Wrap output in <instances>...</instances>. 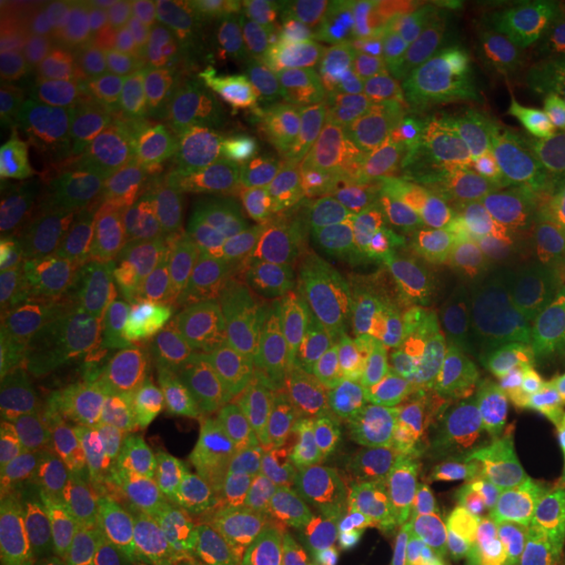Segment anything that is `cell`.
<instances>
[{
	"label": "cell",
	"mask_w": 565,
	"mask_h": 565,
	"mask_svg": "<svg viewBox=\"0 0 565 565\" xmlns=\"http://www.w3.org/2000/svg\"><path fill=\"white\" fill-rule=\"evenodd\" d=\"M40 312L105 385L139 401L181 387L175 270L131 267L76 246L61 254Z\"/></svg>",
	"instance_id": "6da1fadb"
},
{
	"label": "cell",
	"mask_w": 565,
	"mask_h": 565,
	"mask_svg": "<svg viewBox=\"0 0 565 565\" xmlns=\"http://www.w3.org/2000/svg\"><path fill=\"white\" fill-rule=\"evenodd\" d=\"M412 294L445 343L479 317L553 315L563 288L529 225L500 200H469L437 223Z\"/></svg>",
	"instance_id": "7a4b0ae2"
},
{
	"label": "cell",
	"mask_w": 565,
	"mask_h": 565,
	"mask_svg": "<svg viewBox=\"0 0 565 565\" xmlns=\"http://www.w3.org/2000/svg\"><path fill=\"white\" fill-rule=\"evenodd\" d=\"M338 398V349L312 299H286L183 408L267 450Z\"/></svg>",
	"instance_id": "3957f363"
},
{
	"label": "cell",
	"mask_w": 565,
	"mask_h": 565,
	"mask_svg": "<svg viewBox=\"0 0 565 565\" xmlns=\"http://www.w3.org/2000/svg\"><path fill=\"white\" fill-rule=\"evenodd\" d=\"M179 416L126 450L97 515L192 532L249 492L265 450L186 408Z\"/></svg>",
	"instance_id": "277c9868"
},
{
	"label": "cell",
	"mask_w": 565,
	"mask_h": 565,
	"mask_svg": "<svg viewBox=\"0 0 565 565\" xmlns=\"http://www.w3.org/2000/svg\"><path fill=\"white\" fill-rule=\"evenodd\" d=\"M557 345L519 317L490 315L445 341V370L437 391L435 427L475 435L508 424L553 387Z\"/></svg>",
	"instance_id": "5b68a950"
},
{
	"label": "cell",
	"mask_w": 565,
	"mask_h": 565,
	"mask_svg": "<svg viewBox=\"0 0 565 565\" xmlns=\"http://www.w3.org/2000/svg\"><path fill=\"white\" fill-rule=\"evenodd\" d=\"M372 437L370 427L333 398L265 450L244 494L246 508L315 524L370 477Z\"/></svg>",
	"instance_id": "8992f818"
},
{
	"label": "cell",
	"mask_w": 565,
	"mask_h": 565,
	"mask_svg": "<svg viewBox=\"0 0 565 565\" xmlns=\"http://www.w3.org/2000/svg\"><path fill=\"white\" fill-rule=\"evenodd\" d=\"M175 278L181 391H200L212 372L286 301V280L217 238L175 270Z\"/></svg>",
	"instance_id": "52a82bcc"
},
{
	"label": "cell",
	"mask_w": 565,
	"mask_h": 565,
	"mask_svg": "<svg viewBox=\"0 0 565 565\" xmlns=\"http://www.w3.org/2000/svg\"><path fill=\"white\" fill-rule=\"evenodd\" d=\"M338 398L362 419L374 437L398 433L404 408L440 385L445 345L414 315L356 312L335 338Z\"/></svg>",
	"instance_id": "ba28073f"
},
{
	"label": "cell",
	"mask_w": 565,
	"mask_h": 565,
	"mask_svg": "<svg viewBox=\"0 0 565 565\" xmlns=\"http://www.w3.org/2000/svg\"><path fill=\"white\" fill-rule=\"evenodd\" d=\"M391 19L395 53L435 82L458 137L490 124L505 58L479 24L475 6L395 0Z\"/></svg>",
	"instance_id": "9c48e42d"
},
{
	"label": "cell",
	"mask_w": 565,
	"mask_h": 565,
	"mask_svg": "<svg viewBox=\"0 0 565 565\" xmlns=\"http://www.w3.org/2000/svg\"><path fill=\"white\" fill-rule=\"evenodd\" d=\"M103 454L68 450L13 475L0 513V565H61L103 482Z\"/></svg>",
	"instance_id": "30bf717a"
},
{
	"label": "cell",
	"mask_w": 565,
	"mask_h": 565,
	"mask_svg": "<svg viewBox=\"0 0 565 565\" xmlns=\"http://www.w3.org/2000/svg\"><path fill=\"white\" fill-rule=\"evenodd\" d=\"M412 454L456 484H565V398L553 393L519 419L475 435L429 424Z\"/></svg>",
	"instance_id": "8fae6325"
},
{
	"label": "cell",
	"mask_w": 565,
	"mask_h": 565,
	"mask_svg": "<svg viewBox=\"0 0 565 565\" xmlns=\"http://www.w3.org/2000/svg\"><path fill=\"white\" fill-rule=\"evenodd\" d=\"M437 168L362 173V225L372 286L412 294L437 223L448 212V186Z\"/></svg>",
	"instance_id": "7c38bea8"
},
{
	"label": "cell",
	"mask_w": 565,
	"mask_h": 565,
	"mask_svg": "<svg viewBox=\"0 0 565 565\" xmlns=\"http://www.w3.org/2000/svg\"><path fill=\"white\" fill-rule=\"evenodd\" d=\"M212 204L89 196L79 223L82 249L147 270H181L215 242Z\"/></svg>",
	"instance_id": "4fadbf2b"
},
{
	"label": "cell",
	"mask_w": 565,
	"mask_h": 565,
	"mask_svg": "<svg viewBox=\"0 0 565 565\" xmlns=\"http://www.w3.org/2000/svg\"><path fill=\"white\" fill-rule=\"evenodd\" d=\"M458 137L456 121L435 82L414 63L395 55L377 71L362 150L374 171H419L437 160Z\"/></svg>",
	"instance_id": "5bb4252c"
},
{
	"label": "cell",
	"mask_w": 565,
	"mask_h": 565,
	"mask_svg": "<svg viewBox=\"0 0 565 565\" xmlns=\"http://www.w3.org/2000/svg\"><path fill=\"white\" fill-rule=\"evenodd\" d=\"M87 435L71 401V366L34 330L0 370V443L11 448H71Z\"/></svg>",
	"instance_id": "9a60e30c"
},
{
	"label": "cell",
	"mask_w": 565,
	"mask_h": 565,
	"mask_svg": "<svg viewBox=\"0 0 565 565\" xmlns=\"http://www.w3.org/2000/svg\"><path fill=\"white\" fill-rule=\"evenodd\" d=\"M370 475L383 490L387 524L404 565H456L458 490L408 450L387 454Z\"/></svg>",
	"instance_id": "2e32d148"
},
{
	"label": "cell",
	"mask_w": 565,
	"mask_h": 565,
	"mask_svg": "<svg viewBox=\"0 0 565 565\" xmlns=\"http://www.w3.org/2000/svg\"><path fill=\"white\" fill-rule=\"evenodd\" d=\"M92 194L110 200L215 204L189 152L186 134L147 113L137 116L92 168Z\"/></svg>",
	"instance_id": "e0dca14e"
},
{
	"label": "cell",
	"mask_w": 565,
	"mask_h": 565,
	"mask_svg": "<svg viewBox=\"0 0 565 565\" xmlns=\"http://www.w3.org/2000/svg\"><path fill=\"white\" fill-rule=\"evenodd\" d=\"M228 100L223 3H181L173 53L141 113L186 129L225 108Z\"/></svg>",
	"instance_id": "ac0fdd59"
},
{
	"label": "cell",
	"mask_w": 565,
	"mask_h": 565,
	"mask_svg": "<svg viewBox=\"0 0 565 565\" xmlns=\"http://www.w3.org/2000/svg\"><path fill=\"white\" fill-rule=\"evenodd\" d=\"M362 173L317 192L303 228L299 273L322 299H359L372 286L362 225Z\"/></svg>",
	"instance_id": "d6986e66"
},
{
	"label": "cell",
	"mask_w": 565,
	"mask_h": 565,
	"mask_svg": "<svg viewBox=\"0 0 565 565\" xmlns=\"http://www.w3.org/2000/svg\"><path fill=\"white\" fill-rule=\"evenodd\" d=\"M312 202L315 194L267 181L252 192L212 204V221L231 246L286 280L288 270L299 267Z\"/></svg>",
	"instance_id": "ffe728a7"
},
{
	"label": "cell",
	"mask_w": 565,
	"mask_h": 565,
	"mask_svg": "<svg viewBox=\"0 0 565 565\" xmlns=\"http://www.w3.org/2000/svg\"><path fill=\"white\" fill-rule=\"evenodd\" d=\"M189 152L212 200L223 202L270 181L265 131L231 105L183 129Z\"/></svg>",
	"instance_id": "44dd1931"
},
{
	"label": "cell",
	"mask_w": 565,
	"mask_h": 565,
	"mask_svg": "<svg viewBox=\"0 0 565 565\" xmlns=\"http://www.w3.org/2000/svg\"><path fill=\"white\" fill-rule=\"evenodd\" d=\"M307 553L312 565H404L377 479L366 477L333 511L307 526Z\"/></svg>",
	"instance_id": "7402d4cb"
},
{
	"label": "cell",
	"mask_w": 565,
	"mask_h": 565,
	"mask_svg": "<svg viewBox=\"0 0 565 565\" xmlns=\"http://www.w3.org/2000/svg\"><path fill=\"white\" fill-rule=\"evenodd\" d=\"M58 228L32 212L6 210L0 223V291L6 315L40 312L42 296L58 267Z\"/></svg>",
	"instance_id": "603a6c76"
},
{
	"label": "cell",
	"mask_w": 565,
	"mask_h": 565,
	"mask_svg": "<svg viewBox=\"0 0 565 565\" xmlns=\"http://www.w3.org/2000/svg\"><path fill=\"white\" fill-rule=\"evenodd\" d=\"M479 536L526 565H565V492L503 494L487 508Z\"/></svg>",
	"instance_id": "cb8c5ba5"
},
{
	"label": "cell",
	"mask_w": 565,
	"mask_h": 565,
	"mask_svg": "<svg viewBox=\"0 0 565 565\" xmlns=\"http://www.w3.org/2000/svg\"><path fill=\"white\" fill-rule=\"evenodd\" d=\"M270 179L299 192L317 194L333 183L366 171V158L359 147L317 137L291 124L265 131Z\"/></svg>",
	"instance_id": "d4e9b609"
},
{
	"label": "cell",
	"mask_w": 565,
	"mask_h": 565,
	"mask_svg": "<svg viewBox=\"0 0 565 565\" xmlns=\"http://www.w3.org/2000/svg\"><path fill=\"white\" fill-rule=\"evenodd\" d=\"M139 105L129 92L74 89L58 121L63 150L68 152L76 171L95 168L105 152L124 137L137 121Z\"/></svg>",
	"instance_id": "484cf974"
},
{
	"label": "cell",
	"mask_w": 565,
	"mask_h": 565,
	"mask_svg": "<svg viewBox=\"0 0 565 565\" xmlns=\"http://www.w3.org/2000/svg\"><path fill=\"white\" fill-rule=\"evenodd\" d=\"M76 173L55 131H3L0 137V186L6 202L47 200Z\"/></svg>",
	"instance_id": "4316f807"
},
{
	"label": "cell",
	"mask_w": 565,
	"mask_h": 565,
	"mask_svg": "<svg viewBox=\"0 0 565 565\" xmlns=\"http://www.w3.org/2000/svg\"><path fill=\"white\" fill-rule=\"evenodd\" d=\"M189 534L186 529L97 515L95 532L82 536L61 565H175Z\"/></svg>",
	"instance_id": "83f0119b"
},
{
	"label": "cell",
	"mask_w": 565,
	"mask_h": 565,
	"mask_svg": "<svg viewBox=\"0 0 565 565\" xmlns=\"http://www.w3.org/2000/svg\"><path fill=\"white\" fill-rule=\"evenodd\" d=\"M181 3H118L116 38L134 76V100L141 108L166 71L179 30Z\"/></svg>",
	"instance_id": "f1b7e54d"
},
{
	"label": "cell",
	"mask_w": 565,
	"mask_h": 565,
	"mask_svg": "<svg viewBox=\"0 0 565 565\" xmlns=\"http://www.w3.org/2000/svg\"><path fill=\"white\" fill-rule=\"evenodd\" d=\"M63 68L74 89L134 95V76L116 38V6H92L63 47Z\"/></svg>",
	"instance_id": "f546056e"
},
{
	"label": "cell",
	"mask_w": 565,
	"mask_h": 565,
	"mask_svg": "<svg viewBox=\"0 0 565 565\" xmlns=\"http://www.w3.org/2000/svg\"><path fill=\"white\" fill-rule=\"evenodd\" d=\"M503 58L565 42V0H487L471 3Z\"/></svg>",
	"instance_id": "4dcf8cb0"
},
{
	"label": "cell",
	"mask_w": 565,
	"mask_h": 565,
	"mask_svg": "<svg viewBox=\"0 0 565 565\" xmlns=\"http://www.w3.org/2000/svg\"><path fill=\"white\" fill-rule=\"evenodd\" d=\"M273 42V63L286 74H301L320 63V55L333 40L330 3H294V9L267 24Z\"/></svg>",
	"instance_id": "1f68e13d"
},
{
	"label": "cell",
	"mask_w": 565,
	"mask_h": 565,
	"mask_svg": "<svg viewBox=\"0 0 565 565\" xmlns=\"http://www.w3.org/2000/svg\"><path fill=\"white\" fill-rule=\"evenodd\" d=\"M333 38L366 66L380 71L393 61L391 3L377 0H338L330 3Z\"/></svg>",
	"instance_id": "d6a6232c"
},
{
	"label": "cell",
	"mask_w": 565,
	"mask_h": 565,
	"mask_svg": "<svg viewBox=\"0 0 565 565\" xmlns=\"http://www.w3.org/2000/svg\"><path fill=\"white\" fill-rule=\"evenodd\" d=\"M494 192L521 223L542 233L565 257V189H545L534 168L521 166Z\"/></svg>",
	"instance_id": "836d02e7"
},
{
	"label": "cell",
	"mask_w": 565,
	"mask_h": 565,
	"mask_svg": "<svg viewBox=\"0 0 565 565\" xmlns=\"http://www.w3.org/2000/svg\"><path fill=\"white\" fill-rule=\"evenodd\" d=\"M317 66H320L324 79L330 84V89H333L335 103L343 113L345 124H349L353 141L362 147L364 118L372 105L374 84H377V71L359 61L351 51H345L335 38L328 42V47L322 51Z\"/></svg>",
	"instance_id": "e575fe53"
},
{
	"label": "cell",
	"mask_w": 565,
	"mask_h": 565,
	"mask_svg": "<svg viewBox=\"0 0 565 565\" xmlns=\"http://www.w3.org/2000/svg\"><path fill=\"white\" fill-rule=\"evenodd\" d=\"M296 129L317 134V137L343 141V145L359 147L353 141L349 124H345L341 108H338L333 89L320 71L312 66L294 76L291 103H288V121ZM362 150V147H359Z\"/></svg>",
	"instance_id": "d590c367"
},
{
	"label": "cell",
	"mask_w": 565,
	"mask_h": 565,
	"mask_svg": "<svg viewBox=\"0 0 565 565\" xmlns=\"http://www.w3.org/2000/svg\"><path fill=\"white\" fill-rule=\"evenodd\" d=\"M236 565H312L307 553V526L273 513H252L238 542Z\"/></svg>",
	"instance_id": "8d00e7d4"
},
{
	"label": "cell",
	"mask_w": 565,
	"mask_h": 565,
	"mask_svg": "<svg viewBox=\"0 0 565 565\" xmlns=\"http://www.w3.org/2000/svg\"><path fill=\"white\" fill-rule=\"evenodd\" d=\"M223 53L231 95L249 76L273 63V42L267 24L236 17L223 3Z\"/></svg>",
	"instance_id": "74e56055"
},
{
	"label": "cell",
	"mask_w": 565,
	"mask_h": 565,
	"mask_svg": "<svg viewBox=\"0 0 565 565\" xmlns=\"http://www.w3.org/2000/svg\"><path fill=\"white\" fill-rule=\"evenodd\" d=\"M294 76L275 66H265L263 71L249 76L242 87L231 95L228 105L246 121L267 131L273 126L288 121V103H291Z\"/></svg>",
	"instance_id": "f35d334b"
},
{
	"label": "cell",
	"mask_w": 565,
	"mask_h": 565,
	"mask_svg": "<svg viewBox=\"0 0 565 565\" xmlns=\"http://www.w3.org/2000/svg\"><path fill=\"white\" fill-rule=\"evenodd\" d=\"M249 515V508H246L242 498L231 511L192 529L186 547H183L175 565H236L238 542H242Z\"/></svg>",
	"instance_id": "ab89813d"
},
{
	"label": "cell",
	"mask_w": 565,
	"mask_h": 565,
	"mask_svg": "<svg viewBox=\"0 0 565 565\" xmlns=\"http://www.w3.org/2000/svg\"><path fill=\"white\" fill-rule=\"evenodd\" d=\"M547 66L542 74V105L547 116L550 139L565 141V42L547 51Z\"/></svg>",
	"instance_id": "60d3db41"
},
{
	"label": "cell",
	"mask_w": 565,
	"mask_h": 565,
	"mask_svg": "<svg viewBox=\"0 0 565 565\" xmlns=\"http://www.w3.org/2000/svg\"><path fill=\"white\" fill-rule=\"evenodd\" d=\"M225 9L236 17L252 19V21H267L273 24L275 19H280L282 13H288L294 9L291 0H233V3H225Z\"/></svg>",
	"instance_id": "b9f144b4"
},
{
	"label": "cell",
	"mask_w": 565,
	"mask_h": 565,
	"mask_svg": "<svg viewBox=\"0 0 565 565\" xmlns=\"http://www.w3.org/2000/svg\"><path fill=\"white\" fill-rule=\"evenodd\" d=\"M471 565H526V563L519 561V557L511 555L500 545H494V542L479 536L475 555H471Z\"/></svg>",
	"instance_id": "7bdbcfd3"
},
{
	"label": "cell",
	"mask_w": 565,
	"mask_h": 565,
	"mask_svg": "<svg viewBox=\"0 0 565 565\" xmlns=\"http://www.w3.org/2000/svg\"><path fill=\"white\" fill-rule=\"evenodd\" d=\"M553 387H555V395H563V398H565V345H561V349H557V353H555Z\"/></svg>",
	"instance_id": "ee69618b"
}]
</instances>
